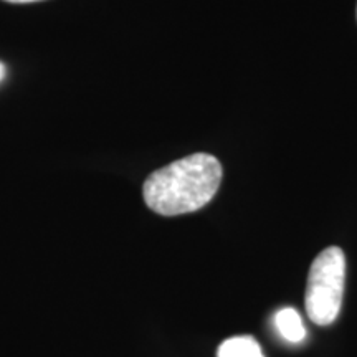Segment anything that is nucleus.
<instances>
[{
  "mask_svg": "<svg viewBox=\"0 0 357 357\" xmlns=\"http://www.w3.org/2000/svg\"><path fill=\"white\" fill-rule=\"evenodd\" d=\"M222 176L220 160L212 154H190L151 174L142 185V197L159 215L190 213L215 197Z\"/></svg>",
  "mask_w": 357,
  "mask_h": 357,
  "instance_id": "obj_1",
  "label": "nucleus"
},
{
  "mask_svg": "<svg viewBox=\"0 0 357 357\" xmlns=\"http://www.w3.org/2000/svg\"><path fill=\"white\" fill-rule=\"evenodd\" d=\"M346 257L339 247L323 250L312 261L306 284V312L318 326L333 324L344 294Z\"/></svg>",
  "mask_w": 357,
  "mask_h": 357,
  "instance_id": "obj_2",
  "label": "nucleus"
},
{
  "mask_svg": "<svg viewBox=\"0 0 357 357\" xmlns=\"http://www.w3.org/2000/svg\"><path fill=\"white\" fill-rule=\"evenodd\" d=\"M276 329L281 337L288 342H301L306 337V328L303 324L300 312L294 307H283L275 314Z\"/></svg>",
  "mask_w": 357,
  "mask_h": 357,
  "instance_id": "obj_3",
  "label": "nucleus"
},
{
  "mask_svg": "<svg viewBox=\"0 0 357 357\" xmlns=\"http://www.w3.org/2000/svg\"><path fill=\"white\" fill-rule=\"evenodd\" d=\"M217 357H265L260 344L252 336L225 339L217 349Z\"/></svg>",
  "mask_w": 357,
  "mask_h": 357,
  "instance_id": "obj_4",
  "label": "nucleus"
},
{
  "mask_svg": "<svg viewBox=\"0 0 357 357\" xmlns=\"http://www.w3.org/2000/svg\"><path fill=\"white\" fill-rule=\"evenodd\" d=\"M10 3H32V2H42V0H6Z\"/></svg>",
  "mask_w": 357,
  "mask_h": 357,
  "instance_id": "obj_5",
  "label": "nucleus"
},
{
  "mask_svg": "<svg viewBox=\"0 0 357 357\" xmlns=\"http://www.w3.org/2000/svg\"><path fill=\"white\" fill-rule=\"evenodd\" d=\"M3 77H6V66L0 63V82H2Z\"/></svg>",
  "mask_w": 357,
  "mask_h": 357,
  "instance_id": "obj_6",
  "label": "nucleus"
}]
</instances>
